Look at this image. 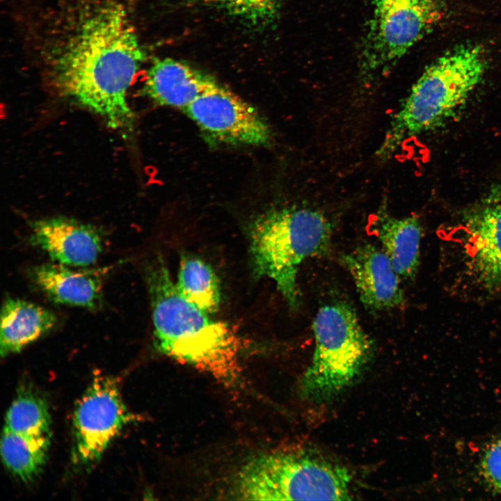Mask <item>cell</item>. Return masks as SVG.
I'll list each match as a JSON object with an SVG mask.
<instances>
[{
    "instance_id": "cell-15",
    "label": "cell",
    "mask_w": 501,
    "mask_h": 501,
    "mask_svg": "<svg viewBox=\"0 0 501 501\" xmlns=\"http://www.w3.org/2000/svg\"><path fill=\"white\" fill-rule=\"evenodd\" d=\"M382 205L372 217L369 229L379 241L401 278L415 276L420 264L422 228L415 216L395 217Z\"/></svg>"
},
{
    "instance_id": "cell-21",
    "label": "cell",
    "mask_w": 501,
    "mask_h": 501,
    "mask_svg": "<svg viewBox=\"0 0 501 501\" xmlns=\"http://www.w3.org/2000/svg\"><path fill=\"white\" fill-rule=\"evenodd\" d=\"M479 472L490 490L501 493V436L484 449L479 460Z\"/></svg>"
},
{
    "instance_id": "cell-10",
    "label": "cell",
    "mask_w": 501,
    "mask_h": 501,
    "mask_svg": "<svg viewBox=\"0 0 501 501\" xmlns=\"http://www.w3.org/2000/svg\"><path fill=\"white\" fill-rule=\"evenodd\" d=\"M468 266L489 292L501 290V183L489 189L463 214Z\"/></svg>"
},
{
    "instance_id": "cell-11",
    "label": "cell",
    "mask_w": 501,
    "mask_h": 501,
    "mask_svg": "<svg viewBox=\"0 0 501 501\" xmlns=\"http://www.w3.org/2000/svg\"><path fill=\"white\" fill-rule=\"evenodd\" d=\"M341 262L367 309L388 310L404 304L401 278L381 248L369 244L360 246L344 254Z\"/></svg>"
},
{
    "instance_id": "cell-6",
    "label": "cell",
    "mask_w": 501,
    "mask_h": 501,
    "mask_svg": "<svg viewBox=\"0 0 501 501\" xmlns=\"http://www.w3.org/2000/svg\"><path fill=\"white\" fill-rule=\"evenodd\" d=\"M315 349L301 381V393L313 401L333 397L347 388L369 360L371 339L356 312L344 303L321 307L312 323Z\"/></svg>"
},
{
    "instance_id": "cell-5",
    "label": "cell",
    "mask_w": 501,
    "mask_h": 501,
    "mask_svg": "<svg viewBox=\"0 0 501 501\" xmlns=\"http://www.w3.org/2000/svg\"><path fill=\"white\" fill-rule=\"evenodd\" d=\"M349 483L344 467L306 454L272 452L246 461L233 490L246 500H345Z\"/></svg>"
},
{
    "instance_id": "cell-18",
    "label": "cell",
    "mask_w": 501,
    "mask_h": 501,
    "mask_svg": "<svg viewBox=\"0 0 501 501\" xmlns=\"http://www.w3.org/2000/svg\"><path fill=\"white\" fill-rule=\"evenodd\" d=\"M176 287L184 299L207 313L219 306L218 278L211 267L200 259L187 257L181 260Z\"/></svg>"
},
{
    "instance_id": "cell-2",
    "label": "cell",
    "mask_w": 501,
    "mask_h": 501,
    "mask_svg": "<svg viewBox=\"0 0 501 501\" xmlns=\"http://www.w3.org/2000/svg\"><path fill=\"white\" fill-rule=\"evenodd\" d=\"M156 346L163 353L232 384L239 374L240 340L227 324L184 299L161 257L145 268Z\"/></svg>"
},
{
    "instance_id": "cell-19",
    "label": "cell",
    "mask_w": 501,
    "mask_h": 501,
    "mask_svg": "<svg viewBox=\"0 0 501 501\" xmlns=\"http://www.w3.org/2000/svg\"><path fill=\"white\" fill-rule=\"evenodd\" d=\"M50 415L42 397L32 390H22L8 408L4 427L19 434L51 439Z\"/></svg>"
},
{
    "instance_id": "cell-7",
    "label": "cell",
    "mask_w": 501,
    "mask_h": 501,
    "mask_svg": "<svg viewBox=\"0 0 501 501\" xmlns=\"http://www.w3.org/2000/svg\"><path fill=\"white\" fill-rule=\"evenodd\" d=\"M136 418L125 405L117 379L95 375L74 408L73 463L87 469L93 467L122 429Z\"/></svg>"
},
{
    "instance_id": "cell-9",
    "label": "cell",
    "mask_w": 501,
    "mask_h": 501,
    "mask_svg": "<svg viewBox=\"0 0 501 501\" xmlns=\"http://www.w3.org/2000/svg\"><path fill=\"white\" fill-rule=\"evenodd\" d=\"M184 111L207 137L216 142L262 146L271 139V129L256 109L217 82Z\"/></svg>"
},
{
    "instance_id": "cell-1",
    "label": "cell",
    "mask_w": 501,
    "mask_h": 501,
    "mask_svg": "<svg viewBox=\"0 0 501 501\" xmlns=\"http://www.w3.org/2000/svg\"><path fill=\"white\" fill-rule=\"evenodd\" d=\"M74 16L53 50L54 84L111 128L127 132L134 126L128 89L145 56L128 13L116 0H95Z\"/></svg>"
},
{
    "instance_id": "cell-13",
    "label": "cell",
    "mask_w": 501,
    "mask_h": 501,
    "mask_svg": "<svg viewBox=\"0 0 501 501\" xmlns=\"http://www.w3.org/2000/svg\"><path fill=\"white\" fill-rule=\"evenodd\" d=\"M216 81L189 64L171 58L157 59L148 70L143 91L161 106L184 109Z\"/></svg>"
},
{
    "instance_id": "cell-3",
    "label": "cell",
    "mask_w": 501,
    "mask_h": 501,
    "mask_svg": "<svg viewBox=\"0 0 501 501\" xmlns=\"http://www.w3.org/2000/svg\"><path fill=\"white\" fill-rule=\"evenodd\" d=\"M486 69L484 50L475 45L459 46L434 61L391 118L377 156L389 158L405 140L450 119L465 104Z\"/></svg>"
},
{
    "instance_id": "cell-14",
    "label": "cell",
    "mask_w": 501,
    "mask_h": 501,
    "mask_svg": "<svg viewBox=\"0 0 501 501\" xmlns=\"http://www.w3.org/2000/svg\"><path fill=\"white\" fill-rule=\"evenodd\" d=\"M31 278L51 301L69 305L95 308L102 301L100 272L70 266L45 264L32 269Z\"/></svg>"
},
{
    "instance_id": "cell-8",
    "label": "cell",
    "mask_w": 501,
    "mask_h": 501,
    "mask_svg": "<svg viewBox=\"0 0 501 501\" xmlns=\"http://www.w3.org/2000/svg\"><path fill=\"white\" fill-rule=\"evenodd\" d=\"M365 64L375 70L400 58L443 17L442 0H374Z\"/></svg>"
},
{
    "instance_id": "cell-4",
    "label": "cell",
    "mask_w": 501,
    "mask_h": 501,
    "mask_svg": "<svg viewBox=\"0 0 501 501\" xmlns=\"http://www.w3.org/2000/svg\"><path fill=\"white\" fill-rule=\"evenodd\" d=\"M250 236L255 272L273 280L289 305L296 308L299 267L328 250L331 238L328 219L308 207L273 209L252 222Z\"/></svg>"
},
{
    "instance_id": "cell-12",
    "label": "cell",
    "mask_w": 501,
    "mask_h": 501,
    "mask_svg": "<svg viewBox=\"0 0 501 501\" xmlns=\"http://www.w3.org/2000/svg\"><path fill=\"white\" fill-rule=\"evenodd\" d=\"M31 234L33 245L57 263L70 267L92 264L102 250L100 231L71 218L54 217L34 221Z\"/></svg>"
},
{
    "instance_id": "cell-20",
    "label": "cell",
    "mask_w": 501,
    "mask_h": 501,
    "mask_svg": "<svg viewBox=\"0 0 501 501\" xmlns=\"http://www.w3.org/2000/svg\"><path fill=\"white\" fill-rule=\"evenodd\" d=\"M245 24L260 26L271 22L281 0H205Z\"/></svg>"
},
{
    "instance_id": "cell-16",
    "label": "cell",
    "mask_w": 501,
    "mask_h": 501,
    "mask_svg": "<svg viewBox=\"0 0 501 501\" xmlns=\"http://www.w3.org/2000/svg\"><path fill=\"white\" fill-rule=\"evenodd\" d=\"M56 322V315L41 305L7 298L1 312V356L20 351L54 328Z\"/></svg>"
},
{
    "instance_id": "cell-17",
    "label": "cell",
    "mask_w": 501,
    "mask_h": 501,
    "mask_svg": "<svg viewBox=\"0 0 501 501\" xmlns=\"http://www.w3.org/2000/svg\"><path fill=\"white\" fill-rule=\"evenodd\" d=\"M50 440L27 437L3 427L0 447L5 466L22 482H33L44 468Z\"/></svg>"
}]
</instances>
